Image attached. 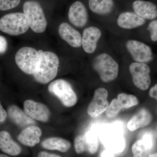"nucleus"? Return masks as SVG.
<instances>
[{
  "mask_svg": "<svg viewBox=\"0 0 157 157\" xmlns=\"http://www.w3.org/2000/svg\"><path fill=\"white\" fill-rule=\"evenodd\" d=\"M59 64V58L55 53L52 52H42L38 69L33 75L34 78L39 83H48L56 77Z\"/></svg>",
  "mask_w": 157,
  "mask_h": 157,
  "instance_id": "1",
  "label": "nucleus"
},
{
  "mask_svg": "<svg viewBox=\"0 0 157 157\" xmlns=\"http://www.w3.org/2000/svg\"><path fill=\"white\" fill-rule=\"evenodd\" d=\"M93 66L103 82H111L118 75V64L108 54L101 53L97 56L94 59Z\"/></svg>",
  "mask_w": 157,
  "mask_h": 157,
  "instance_id": "2",
  "label": "nucleus"
},
{
  "mask_svg": "<svg viewBox=\"0 0 157 157\" xmlns=\"http://www.w3.org/2000/svg\"><path fill=\"white\" fill-rule=\"evenodd\" d=\"M29 27L28 19L24 13H10L0 19V30L11 36L25 33Z\"/></svg>",
  "mask_w": 157,
  "mask_h": 157,
  "instance_id": "3",
  "label": "nucleus"
},
{
  "mask_svg": "<svg viewBox=\"0 0 157 157\" xmlns=\"http://www.w3.org/2000/svg\"><path fill=\"white\" fill-rule=\"evenodd\" d=\"M43 51H37L32 47L20 48L15 55L16 64L26 74L33 75L39 66L40 57Z\"/></svg>",
  "mask_w": 157,
  "mask_h": 157,
  "instance_id": "4",
  "label": "nucleus"
},
{
  "mask_svg": "<svg viewBox=\"0 0 157 157\" xmlns=\"http://www.w3.org/2000/svg\"><path fill=\"white\" fill-rule=\"evenodd\" d=\"M23 13L28 19L29 27L37 33L45 32L47 22L43 9L38 2L29 0L24 3L23 7Z\"/></svg>",
  "mask_w": 157,
  "mask_h": 157,
  "instance_id": "5",
  "label": "nucleus"
},
{
  "mask_svg": "<svg viewBox=\"0 0 157 157\" xmlns=\"http://www.w3.org/2000/svg\"><path fill=\"white\" fill-rule=\"evenodd\" d=\"M48 90L56 96L66 107H73L77 103L76 93L70 83L64 79H56L51 82L48 86Z\"/></svg>",
  "mask_w": 157,
  "mask_h": 157,
  "instance_id": "6",
  "label": "nucleus"
},
{
  "mask_svg": "<svg viewBox=\"0 0 157 157\" xmlns=\"http://www.w3.org/2000/svg\"><path fill=\"white\" fill-rule=\"evenodd\" d=\"M129 71L132 76L134 85L142 90L148 89L151 83L150 69L145 63H132L129 66Z\"/></svg>",
  "mask_w": 157,
  "mask_h": 157,
  "instance_id": "7",
  "label": "nucleus"
},
{
  "mask_svg": "<svg viewBox=\"0 0 157 157\" xmlns=\"http://www.w3.org/2000/svg\"><path fill=\"white\" fill-rule=\"evenodd\" d=\"M126 46L132 58L136 62L145 63L152 59L151 48L143 42L137 40H129L126 43Z\"/></svg>",
  "mask_w": 157,
  "mask_h": 157,
  "instance_id": "8",
  "label": "nucleus"
},
{
  "mask_svg": "<svg viewBox=\"0 0 157 157\" xmlns=\"http://www.w3.org/2000/svg\"><path fill=\"white\" fill-rule=\"evenodd\" d=\"M108 93L104 88H99L95 91L92 101L87 108V113L91 117H95L106 111L109 106L107 101Z\"/></svg>",
  "mask_w": 157,
  "mask_h": 157,
  "instance_id": "9",
  "label": "nucleus"
},
{
  "mask_svg": "<svg viewBox=\"0 0 157 157\" xmlns=\"http://www.w3.org/2000/svg\"><path fill=\"white\" fill-rule=\"evenodd\" d=\"M23 107L25 113L33 119L44 122L49 120L50 111L45 104L28 100L25 101Z\"/></svg>",
  "mask_w": 157,
  "mask_h": 157,
  "instance_id": "10",
  "label": "nucleus"
},
{
  "mask_svg": "<svg viewBox=\"0 0 157 157\" xmlns=\"http://www.w3.org/2000/svg\"><path fill=\"white\" fill-rule=\"evenodd\" d=\"M68 18L72 24L78 28L84 27L88 19V14L84 4L79 1L73 2L69 9Z\"/></svg>",
  "mask_w": 157,
  "mask_h": 157,
  "instance_id": "11",
  "label": "nucleus"
},
{
  "mask_svg": "<svg viewBox=\"0 0 157 157\" xmlns=\"http://www.w3.org/2000/svg\"><path fill=\"white\" fill-rule=\"evenodd\" d=\"M101 36V30L96 27H89L85 29L82 36V45L86 53L92 54L95 51Z\"/></svg>",
  "mask_w": 157,
  "mask_h": 157,
  "instance_id": "12",
  "label": "nucleus"
},
{
  "mask_svg": "<svg viewBox=\"0 0 157 157\" xmlns=\"http://www.w3.org/2000/svg\"><path fill=\"white\" fill-rule=\"evenodd\" d=\"M154 137L151 132H146L132 147L133 157H148L154 146Z\"/></svg>",
  "mask_w": 157,
  "mask_h": 157,
  "instance_id": "13",
  "label": "nucleus"
},
{
  "mask_svg": "<svg viewBox=\"0 0 157 157\" xmlns=\"http://www.w3.org/2000/svg\"><path fill=\"white\" fill-rule=\"evenodd\" d=\"M133 12L141 18L154 20L157 17V7L154 3L144 0H135L132 3Z\"/></svg>",
  "mask_w": 157,
  "mask_h": 157,
  "instance_id": "14",
  "label": "nucleus"
},
{
  "mask_svg": "<svg viewBox=\"0 0 157 157\" xmlns=\"http://www.w3.org/2000/svg\"><path fill=\"white\" fill-rule=\"evenodd\" d=\"M59 35L70 46L78 48L82 45V36L78 31L67 23H62L59 26Z\"/></svg>",
  "mask_w": 157,
  "mask_h": 157,
  "instance_id": "15",
  "label": "nucleus"
},
{
  "mask_svg": "<svg viewBox=\"0 0 157 157\" xmlns=\"http://www.w3.org/2000/svg\"><path fill=\"white\" fill-rule=\"evenodd\" d=\"M42 132L39 127L35 125L27 127L17 136V139L23 145L34 147L39 144Z\"/></svg>",
  "mask_w": 157,
  "mask_h": 157,
  "instance_id": "16",
  "label": "nucleus"
},
{
  "mask_svg": "<svg viewBox=\"0 0 157 157\" xmlns=\"http://www.w3.org/2000/svg\"><path fill=\"white\" fill-rule=\"evenodd\" d=\"M117 22L121 28L132 29L143 25L145 23V20L133 11H126L120 14Z\"/></svg>",
  "mask_w": 157,
  "mask_h": 157,
  "instance_id": "17",
  "label": "nucleus"
},
{
  "mask_svg": "<svg viewBox=\"0 0 157 157\" xmlns=\"http://www.w3.org/2000/svg\"><path fill=\"white\" fill-rule=\"evenodd\" d=\"M8 112L10 119L18 126L23 128L33 125L36 123L33 119L17 106L11 105L8 108Z\"/></svg>",
  "mask_w": 157,
  "mask_h": 157,
  "instance_id": "18",
  "label": "nucleus"
},
{
  "mask_svg": "<svg viewBox=\"0 0 157 157\" xmlns=\"http://www.w3.org/2000/svg\"><path fill=\"white\" fill-rule=\"evenodd\" d=\"M0 149L5 153L13 156L18 155L21 151L19 144L12 139L9 132L6 131L0 132Z\"/></svg>",
  "mask_w": 157,
  "mask_h": 157,
  "instance_id": "19",
  "label": "nucleus"
},
{
  "mask_svg": "<svg viewBox=\"0 0 157 157\" xmlns=\"http://www.w3.org/2000/svg\"><path fill=\"white\" fill-rule=\"evenodd\" d=\"M88 6L93 13L102 16L111 14L115 8L114 0H88Z\"/></svg>",
  "mask_w": 157,
  "mask_h": 157,
  "instance_id": "20",
  "label": "nucleus"
},
{
  "mask_svg": "<svg viewBox=\"0 0 157 157\" xmlns=\"http://www.w3.org/2000/svg\"><path fill=\"white\" fill-rule=\"evenodd\" d=\"M151 115L147 109L143 108L129 120L127 127L129 131L134 132L148 125L151 121Z\"/></svg>",
  "mask_w": 157,
  "mask_h": 157,
  "instance_id": "21",
  "label": "nucleus"
},
{
  "mask_svg": "<svg viewBox=\"0 0 157 157\" xmlns=\"http://www.w3.org/2000/svg\"><path fill=\"white\" fill-rule=\"evenodd\" d=\"M104 144L108 150L113 153H118L123 151L125 142L123 137L118 133H110L104 137Z\"/></svg>",
  "mask_w": 157,
  "mask_h": 157,
  "instance_id": "22",
  "label": "nucleus"
},
{
  "mask_svg": "<svg viewBox=\"0 0 157 157\" xmlns=\"http://www.w3.org/2000/svg\"><path fill=\"white\" fill-rule=\"evenodd\" d=\"M41 145L44 148L50 150H57L61 152H67L71 148L70 141L57 137L47 138L42 141Z\"/></svg>",
  "mask_w": 157,
  "mask_h": 157,
  "instance_id": "23",
  "label": "nucleus"
},
{
  "mask_svg": "<svg viewBox=\"0 0 157 157\" xmlns=\"http://www.w3.org/2000/svg\"><path fill=\"white\" fill-rule=\"evenodd\" d=\"M83 137L85 141L86 150L90 154H95L99 147V141L97 135L91 131H89Z\"/></svg>",
  "mask_w": 157,
  "mask_h": 157,
  "instance_id": "24",
  "label": "nucleus"
},
{
  "mask_svg": "<svg viewBox=\"0 0 157 157\" xmlns=\"http://www.w3.org/2000/svg\"><path fill=\"white\" fill-rule=\"evenodd\" d=\"M117 99L122 109H128L138 104V100L135 96L121 93L117 95Z\"/></svg>",
  "mask_w": 157,
  "mask_h": 157,
  "instance_id": "25",
  "label": "nucleus"
},
{
  "mask_svg": "<svg viewBox=\"0 0 157 157\" xmlns=\"http://www.w3.org/2000/svg\"><path fill=\"white\" fill-rule=\"evenodd\" d=\"M122 109V108L117 99H113L106 109V115L109 118L114 117Z\"/></svg>",
  "mask_w": 157,
  "mask_h": 157,
  "instance_id": "26",
  "label": "nucleus"
},
{
  "mask_svg": "<svg viewBox=\"0 0 157 157\" xmlns=\"http://www.w3.org/2000/svg\"><path fill=\"white\" fill-rule=\"evenodd\" d=\"M21 0H0V10L8 11L17 7Z\"/></svg>",
  "mask_w": 157,
  "mask_h": 157,
  "instance_id": "27",
  "label": "nucleus"
},
{
  "mask_svg": "<svg viewBox=\"0 0 157 157\" xmlns=\"http://www.w3.org/2000/svg\"><path fill=\"white\" fill-rule=\"evenodd\" d=\"M74 147L75 151L78 154L82 153L86 150L85 141L82 135L76 136L74 140Z\"/></svg>",
  "mask_w": 157,
  "mask_h": 157,
  "instance_id": "28",
  "label": "nucleus"
},
{
  "mask_svg": "<svg viewBox=\"0 0 157 157\" xmlns=\"http://www.w3.org/2000/svg\"><path fill=\"white\" fill-rule=\"evenodd\" d=\"M147 29L151 34V39L154 42H157V20L150 23Z\"/></svg>",
  "mask_w": 157,
  "mask_h": 157,
  "instance_id": "29",
  "label": "nucleus"
},
{
  "mask_svg": "<svg viewBox=\"0 0 157 157\" xmlns=\"http://www.w3.org/2000/svg\"><path fill=\"white\" fill-rule=\"evenodd\" d=\"M8 42L5 37L0 36V54L5 53L7 49Z\"/></svg>",
  "mask_w": 157,
  "mask_h": 157,
  "instance_id": "30",
  "label": "nucleus"
},
{
  "mask_svg": "<svg viewBox=\"0 0 157 157\" xmlns=\"http://www.w3.org/2000/svg\"><path fill=\"white\" fill-rule=\"evenodd\" d=\"M7 116V113L0 103V124L6 121Z\"/></svg>",
  "mask_w": 157,
  "mask_h": 157,
  "instance_id": "31",
  "label": "nucleus"
},
{
  "mask_svg": "<svg viewBox=\"0 0 157 157\" xmlns=\"http://www.w3.org/2000/svg\"><path fill=\"white\" fill-rule=\"evenodd\" d=\"M149 94L151 98H154L157 101V83L150 89Z\"/></svg>",
  "mask_w": 157,
  "mask_h": 157,
  "instance_id": "32",
  "label": "nucleus"
},
{
  "mask_svg": "<svg viewBox=\"0 0 157 157\" xmlns=\"http://www.w3.org/2000/svg\"><path fill=\"white\" fill-rule=\"evenodd\" d=\"M38 157H62L59 155L50 153L46 151H41L38 154Z\"/></svg>",
  "mask_w": 157,
  "mask_h": 157,
  "instance_id": "33",
  "label": "nucleus"
},
{
  "mask_svg": "<svg viewBox=\"0 0 157 157\" xmlns=\"http://www.w3.org/2000/svg\"><path fill=\"white\" fill-rule=\"evenodd\" d=\"M100 157H115V156L112 152L109 150H104L101 153Z\"/></svg>",
  "mask_w": 157,
  "mask_h": 157,
  "instance_id": "34",
  "label": "nucleus"
},
{
  "mask_svg": "<svg viewBox=\"0 0 157 157\" xmlns=\"http://www.w3.org/2000/svg\"><path fill=\"white\" fill-rule=\"evenodd\" d=\"M148 157H157V152L149 155Z\"/></svg>",
  "mask_w": 157,
  "mask_h": 157,
  "instance_id": "35",
  "label": "nucleus"
},
{
  "mask_svg": "<svg viewBox=\"0 0 157 157\" xmlns=\"http://www.w3.org/2000/svg\"><path fill=\"white\" fill-rule=\"evenodd\" d=\"M0 157H10L6 155L0 154Z\"/></svg>",
  "mask_w": 157,
  "mask_h": 157,
  "instance_id": "36",
  "label": "nucleus"
}]
</instances>
